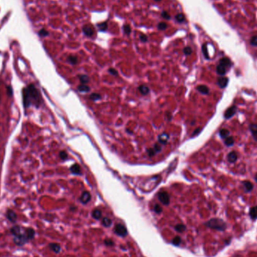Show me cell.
Masks as SVG:
<instances>
[{"mask_svg":"<svg viewBox=\"0 0 257 257\" xmlns=\"http://www.w3.org/2000/svg\"><path fill=\"white\" fill-rule=\"evenodd\" d=\"M123 30L124 33H125L126 35H127V36H129V35L131 34L132 29L130 25H129V24H125V25H123Z\"/></svg>","mask_w":257,"mask_h":257,"instance_id":"29","label":"cell"},{"mask_svg":"<svg viewBox=\"0 0 257 257\" xmlns=\"http://www.w3.org/2000/svg\"><path fill=\"white\" fill-rule=\"evenodd\" d=\"M206 226L210 229L218 231H223L226 229V224L225 223V222L219 218H213L210 220L209 221L206 222Z\"/></svg>","mask_w":257,"mask_h":257,"instance_id":"2","label":"cell"},{"mask_svg":"<svg viewBox=\"0 0 257 257\" xmlns=\"http://www.w3.org/2000/svg\"><path fill=\"white\" fill-rule=\"evenodd\" d=\"M158 29L160 30H164L165 29H167L168 27V24L165 23V22H160L159 24H158L157 26Z\"/></svg>","mask_w":257,"mask_h":257,"instance_id":"38","label":"cell"},{"mask_svg":"<svg viewBox=\"0 0 257 257\" xmlns=\"http://www.w3.org/2000/svg\"><path fill=\"white\" fill-rule=\"evenodd\" d=\"M161 15H162V18L165 19V20H169L170 18H171V17H170V14H169L167 12H165V11H163V12H162Z\"/></svg>","mask_w":257,"mask_h":257,"instance_id":"43","label":"cell"},{"mask_svg":"<svg viewBox=\"0 0 257 257\" xmlns=\"http://www.w3.org/2000/svg\"><path fill=\"white\" fill-rule=\"evenodd\" d=\"M175 19H176V20L178 22V23H183V22H184L185 21V15L184 14H177L176 16H175Z\"/></svg>","mask_w":257,"mask_h":257,"instance_id":"31","label":"cell"},{"mask_svg":"<svg viewBox=\"0 0 257 257\" xmlns=\"http://www.w3.org/2000/svg\"><path fill=\"white\" fill-rule=\"evenodd\" d=\"M153 210H154V211H155L156 214H160V213H162V207L159 204H156L155 205H154Z\"/></svg>","mask_w":257,"mask_h":257,"instance_id":"39","label":"cell"},{"mask_svg":"<svg viewBox=\"0 0 257 257\" xmlns=\"http://www.w3.org/2000/svg\"><path fill=\"white\" fill-rule=\"evenodd\" d=\"M79 80H80L81 83H82L83 84H86L90 81V78L87 75H79Z\"/></svg>","mask_w":257,"mask_h":257,"instance_id":"24","label":"cell"},{"mask_svg":"<svg viewBox=\"0 0 257 257\" xmlns=\"http://www.w3.org/2000/svg\"><path fill=\"white\" fill-rule=\"evenodd\" d=\"M82 30H83V32L84 33V35L88 36V37H91L94 33L93 29L90 26H88V25H86V26H83Z\"/></svg>","mask_w":257,"mask_h":257,"instance_id":"9","label":"cell"},{"mask_svg":"<svg viewBox=\"0 0 257 257\" xmlns=\"http://www.w3.org/2000/svg\"><path fill=\"white\" fill-rule=\"evenodd\" d=\"M226 70L227 68L224 66H222L221 64L219 63V65L216 66V73L221 76H223L226 73Z\"/></svg>","mask_w":257,"mask_h":257,"instance_id":"15","label":"cell"},{"mask_svg":"<svg viewBox=\"0 0 257 257\" xmlns=\"http://www.w3.org/2000/svg\"><path fill=\"white\" fill-rule=\"evenodd\" d=\"M102 211H101L99 209L93 210V212H92V216H93L94 219H96V220H99V219L102 217Z\"/></svg>","mask_w":257,"mask_h":257,"instance_id":"19","label":"cell"},{"mask_svg":"<svg viewBox=\"0 0 257 257\" xmlns=\"http://www.w3.org/2000/svg\"><path fill=\"white\" fill-rule=\"evenodd\" d=\"M224 142H225V144H226V146H228V147H230V146L233 145L234 144L233 138L231 137V136H229V137L226 138Z\"/></svg>","mask_w":257,"mask_h":257,"instance_id":"33","label":"cell"},{"mask_svg":"<svg viewBox=\"0 0 257 257\" xmlns=\"http://www.w3.org/2000/svg\"><path fill=\"white\" fill-rule=\"evenodd\" d=\"M105 244L106 246H114V242L111 239H106L105 240Z\"/></svg>","mask_w":257,"mask_h":257,"instance_id":"45","label":"cell"},{"mask_svg":"<svg viewBox=\"0 0 257 257\" xmlns=\"http://www.w3.org/2000/svg\"><path fill=\"white\" fill-rule=\"evenodd\" d=\"M172 244L175 246H179L181 244V238L180 236H175L172 240Z\"/></svg>","mask_w":257,"mask_h":257,"instance_id":"34","label":"cell"},{"mask_svg":"<svg viewBox=\"0 0 257 257\" xmlns=\"http://www.w3.org/2000/svg\"><path fill=\"white\" fill-rule=\"evenodd\" d=\"M236 111H237V107H236L235 105H232V106H231L230 108H228L227 110L226 111L225 114H224L225 118H226V119L231 118V117L233 116L234 114H235Z\"/></svg>","mask_w":257,"mask_h":257,"instance_id":"7","label":"cell"},{"mask_svg":"<svg viewBox=\"0 0 257 257\" xmlns=\"http://www.w3.org/2000/svg\"><path fill=\"white\" fill-rule=\"evenodd\" d=\"M255 180L256 181V183H257V174L256 175V177H255Z\"/></svg>","mask_w":257,"mask_h":257,"instance_id":"52","label":"cell"},{"mask_svg":"<svg viewBox=\"0 0 257 257\" xmlns=\"http://www.w3.org/2000/svg\"><path fill=\"white\" fill-rule=\"evenodd\" d=\"M26 233H27L28 236H29L30 240L33 239L35 238L36 232H35V230L33 229H32V228H27V229H26Z\"/></svg>","mask_w":257,"mask_h":257,"instance_id":"22","label":"cell"},{"mask_svg":"<svg viewBox=\"0 0 257 257\" xmlns=\"http://www.w3.org/2000/svg\"><path fill=\"white\" fill-rule=\"evenodd\" d=\"M6 217L7 219L12 222H15L17 220V214L12 210H8L6 212Z\"/></svg>","mask_w":257,"mask_h":257,"instance_id":"8","label":"cell"},{"mask_svg":"<svg viewBox=\"0 0 257 257\" xmlns=\"http://www.w3.org/2000/svg\"><path fill=\"white\" fill-rule=\"evenodd\" d=\"M90 200H91V195L90 192L87 191L83 192V193L81 194V198H80V201L81 202V203L84 204H87Z\"/></svg>","mask_w":257,"mask_h":257,"instance_id":"6","label":"cell"},{"mask_svg":"<svg viewBox=\"0 0 257 257\" xmlns=\"http://www.w3.org/2000/svg\"><path fill=\"white\" fill-rule=\"evenodd\" d=\"M154 1H155V2H160V1H162V0H154Z\"/></svg>","mask_w":257,"mask_h":257,"instance_id":"53","label":"cell"},{"mask_svg":"<svg viewBox=\"0 0 257 257\" xmlns=\"http://www.w3.org/2000/svg\"><path fill=\"white\" fill-rule=\"evenodd\" d=\"M220 135L222 138H226L229 137V131L228 129H221L220 132H219Z\"/></svg>","mask_w":257,"mask_h":257,"instance_id":"32","label":"cell"},{"mask_svg":"<svg viewBox=\"0 0 257 257\" xmlns=\"http://www.w3.org/2000/svg\"><path fill=\"white\" fill-rule=\"evenodd\" d=\"M114 232L116 235H117L119 236H121V237H125V236L127 235V234H128L126 228L123 224H120V223L117 224L114 226Z\"/></svg>","mask_w":257,"mask_h":257,"instance_id":"4","label":"cell"},{"mask_svg":"<svg viewBox=\"0 0 257 257\" xmlns=\"http://www.w3.org/2000/svg\"><path fill=\"white\" fill-rule=\"evenodd\" d=\"M140 40H141L142 42H147V40H148V38H147V36H145V35H141V36H140Z\"/></svg>","mask_w":257,"mask_h":257,"instance_id":"49","label":"cell"},{"mask_svg":"<svg viewBox=\"0 0 257 257\" xmlns=\"http://www.w3.org/2000/svg\"><path fill=\"white\" fill-rule=\"evenodd\" d=\"M184 53L185 55H190L192 53V50L190 47L187 46L186 48H184Z\"/></svg>","mask_w":257,"mask_h":257,"instance_id":"42","label":"cell"},{"mask_svg":"<svg viewBox=\"0 0 257 257\" xmlns=\"http://www.w3.org/2000/svg\"><path fill=\"white\" fill-rule=\"evenodd\" d=\"M108 72H109L111 75H118L117 71L115 70L114 68H109V69H108Z\"/></svg>","mask_w":257,"mask_h":257,"instance_id":"46","label":"cell"},{"mask_svg":"<svg viewBox=\"0 0 257 257\" xmlns=\"http://www.w3.org/2000/svg\"><path fill=\"white\" fill-rule=\"evenodd\" d=\"M23 95V104L25 109L33 105L38 108L42 103V96L34 84H29L26 87L22 90Z\"/></svg>","mask_w":257,"mask_h":257,"instance_id":"1","label":"cell"},{"mask_svg":"<svg viewBox=\"0 0 257 257\" xmlns=\"http://www.w3.org/2000/svg\"><path fill=\"white\" fill-rule=\"evenodd\" d=\"M13 237H14V238H13L14 239V242L15 243L16 245L18 246L24 245L25 244H26L30 241L29 236H28V235L26 233V229H24V232H22V230H21V232L20 233L14 235Z\"/></svg>","mask_w":257,"mask_h":257,"instance_id":"3","label":"cell"},{"mask_svg":"<svg viewBox=\"0 0 257 257\" xmlns=\"http://www.w3.org/2000/svg\"><path fill=\"white\" fill-rule=\"evenodd\" d=\"M70 171L72 174H81V167L78 164H74L72 165L71 168H70Z\"/></svg>","mask_w":257,"mask_h":257,"instance_id":"16","label":"cell"},{"mask_svg":"<svg viewBox=\"0 0 257 257\" xmlns=\"http://www.w3.org/2000/svg\"><path fill=\"white\" fill-rule=\"evenodd\" d=\"M68 62L70 64H72V65H76V64H78V57L75 56H72V55H71V56H69L68 57Z\"/></svg>","mask_w":257,"mask_h":257,"instance_id":"25","label":"cell"},{"mask_svg":"<svg viewBox=\"0 0 257 257\" xmlns=\"http://www.w3.org/2000/svg\"><path fill=\"white\" fill-rule=\"evenodd\" d=\"M219 63L221 64V65H222V66H225L226 68H230L231 66H232V62H231V60H229V58H227V57H223V58H222L221 60H220Z\"/></svg>","mask_w":257,"mask_h":257,"instance_id":"13","label":"cell"},{"mask_svg":"<svg viewBox=\"0 0 257 257\" xmlns=\"http://www.w3.org/2000/svg\"><path fill=\"white\" fill-rule=\"evenodd\" d=\"M227 159L228 161L230 163H234V162H235L237 161V159H238V154L236 153V152L232 151V152H230L228 154Z\"/></svg>","mask_w":257,"mask_h":257,"instance_id":"11","label":"cell"},{"mask_svg":"<svg viewBox=\"0 0 257 257\" xmlns=\"http://www.w3.org/2000/svg\"><path fill=\"white\" fill-rule=\"evenodd\" d=\"M243 185L244 186V189L246 190L247 192H250L251 191L253 188V185L252 184L251 182L248 181V180H246V181H244L243 182Z\"/></svg>","mask_w":257,"mask_h":257,"instance_id":"21","label":"cell"},{"mask_svg":"<svg viewBox=\"0 0 257 257\" xmlns=\"http://www.w3.org/2000/svg\"><path fill=\"white\" fill-rule=\"evenodd\" d=\"M147 154L150 156H154L155 155V151H154V150L153 149V148H151V149H148L147 150Z\"/></svg>","mask_w":257,"mask_h":257,"instance_id":"47","label":"cell"},{"mask_svg":"<svg viewBox=\"0 0 257 257\" xmlns=\"http://www.w3.org/2000/svg\"><path fill=\"white\" fill-rule=\"evenodd\" d=\"M200 131H201V128H198L197 129H196V131L193 132L192 135H196L198 133H199V132H200Z\"/></svg>","mask_w":257,"mask_h":257,"instance_id":"50","label":"cell"},{"mask_svg":"<svg viewBox=\"0 0 257 257\" xmlns=\"http://www.w3.org/2000/svg\"><path fill=\"white\" fill-rule=\"evenodd\" d=\"M78 89L81 93H88L90 91V88L86 84H81V85L78 86Z\"/></svg>","mask_w":257,"mask_h":257,"instance_id":"23","label":"cell"},{"mask_svg":"<svg viewBox=\"0 0 257 257\" xmlns=\"http://www.w3.org/2000/svg\"><path fill=\"white\" fill-rule=\"evenodd\" d=\"M153 149L154 150L155 153H159V152H160V151H161L162 147H161V146H160L159 144H154V147H153Z\"/></svg>","mask_w":257,"mask_h":257,"instance_id":"44","label":"cell"},{"mask_svg":"<svg viewBox=\"0 0 257 257\" xmlns=\"http://www.w3.org/2000/svg\"><path fill=\"white\" fill-rule=\"evenodd\" d=\"M174 229L175 231H177L178 232H183L186 230V226L184 224H178L174 226Z\"/></svg>","mask_w":257,"mask_h":257,"instance_id":"30","label":"cell"},{"mask_svg":"<svg viewBox=\"0 0 257 257\" xmlns=\"http://www.w3.org/2000/svg\"><path fill=\"white\" fill-rule=\"evenodd\" d=\"M60 159H62V160H66V159L68 158V154L66 153V151L64 150H62L60 152Z\"/></svg>","mask_w":257,"mask_h":257,"instance_id":"41","label":"cell"},{"mask_svg":"<svg viewBox=\"0 0 257 257\" xmlns=\"http://www.w3.org/2000/svg\"><path fill=\"white\" fill-rule=\"evenodd\" d=\"M228 81H229V80H228L227 78H225V77L221 76L220 78H219L218 80H217V84L220 86V87L225 88L227 86Z\"/></svg>","mask_w":257,"mask_h":257,"instance_id":"10","label":"cell"},{"mask_svg":"<svg viewBox=\"0 0 257 257\" xmlns=\"http://www.w3.org/2000/svg\"><path fill=\"white\" fill-rule=\"evenodd\" d=\"M168 138H169V136H168V134L162 133L158 137V141H159V143L162 144H166Z\"/></svg>","mask_w":257,"mask_h":257,"instance_id":"12","label":"cell"},{"mask_svg":"<svg viewBox=\"0 0 257 257\" xmlns=\"http://www.w3.org/2000/svg\"><path fill=\"white\" fill-rule=\"evenodd\" d=\"M138 90H139V92L142 94V95H144V96H145V95H147L148 93H150V89H149V87H147V86H146V85H144V84H143V85H141V86H139V87H138Z\"/></svg>","mask_w":257,"mask_h":257,"instance_id":"17","label":"cell"},{"mask_svg":"<svg viewBox=\"0 0 257 257\" xmlns=\"http://www.w3.org/2000/svg\"><path fill=\"white\" fill-rule=\"evenodd\" d=\"M250 216H251L252 219L256 220L257 218V206L253 207L250 210Z\"/></svg>","mask_w":257,"mask_h":257,"instance_id":"26","label":"cell"},{"mask_svg":"<svg viewBox=\"0 0 257 257\" xmlns=\"http://www.w3.org/2000/svg\"><path fill=\"white\" fill-rule=\"evenodd\" d=\"M250 43L252 46L257 47V36H254L251 37V38L250 40Z\"/></svg>","mask_w":257,"mask_h":257,"instance_id":"37","label":"cell"},{"mask_svg":"<svg viewBox=\"0 0 257 257\" xmlns=\"http://www.w3.org/2000/svg\"><path fill=\"white\" fill-rule=\"evenodd\" d=\"M158 198L160 201V202L163 204H165V205H168V204L170 203V198H169V196H168L167 192L162 191L160 192H159Z\"/></svg>","mask_w":257,"mask_h":257,"instance_id":"5","label":"cell"},{"mask_svg":"<svg viewBox=\"0 0 257 257\" xmlns=\"http://www.w3.org/2000/svg\"><path fill=\"white\" fill-rule=\"evenodd\" d=\"M197 90L202 94H208L209 89L204 85H199L197 87Z\"/></svg>","mask_w":257,"mask_h":257,"instance_id":"20","label":"cell"},{"mask_svg":"<svg viewBox=\"0 0 257 257\" xmlns=\"http://www.w3.org/2000/svg\"><path fill=\"white\" fill-rule=\"evenodd\" d=\"M97 26L99 29V30L102 31V32H105L106 30H108V27L107 22H102V23H100V24H98Z\"/></svg>","mask_w":257,"mask_h":257,"instance_id":"28","label":"cell"},{"mask_svg":"<svg viewBox=\"0 0 257 257\" xmlns=\"http://www.w3.org/2000/svg\"><path fill=\"white\" fill-rule=\"evenodd\" d=\"M38 35L41 37H46V36H48L49 35V32L44 29H42L38 32Z\"/></svg>","mask_w":257,"mask_h":257,"instance_id":"40","label":"cell"},{"mask_svg":"<svg viewBox=\"0 0 257 257\" xmlns=\"http://www.w3.org/2000/svg\"><path fill=\"white\" fill-rule=\"evenodd\" d=\"M202 53H203L204 56L206 59H209V55H208V48H207V44H204L202 45Z\"/></svg>","mask_w":257,"mask_h":257,"instance_id":"35","label":"cell"},{"mask_svg":"<svg viewBox=\"0 0 257 257\" xmlns=\"http://www.w3.org/2000/svg\"><path fill=\"white\" fill-rule=\"evenodd\" d=\"M167 115H168V120H172V114H170V113H167Z\"/></svg>","mask_w":257,"mask_h":257,"instance_id":"51","label":"cell"},{"mask_svg":"<svg viewBox=\"0 0 257 257\" xmlns=\"http://www.w3.org/2000/svg\"><path fill=\"white\" fill-rule=\"evenodd\" d=\"M49 247L50 249L54 251V253H59L61 250V247L59 244H56V243H51L49 244Z\"/></svg>","mask_w":257,"mask_h":257,"instance_id":"14","label":"cell"},{"mask_svg":"<svg viewBox=\"0 0 257 257\" xmlns=\"http://www.w3.org/2000/svg\"><path fill=\"white\" fill-rule=\"evenodd\" d=\"M101 98H102V96H100L99 94H98V93H92L90 96V99L93 101L99 100V99H101Z\"/></svg>","mask_w":257,"mask_h":257,"instance_id":"36","label":"cell"},{"mask_svg":"<svg viewBox=\"0 0 257 257\" xmlns=\"http://www.w3.org/2000/svg\"><path fill=\"white\" fill-rule=\"evenodd\" d=\"M250 130L251 132L253 138L257 141V125L250 124Z\"/></svg>","mask_w":257,"mask_h":257,"instance_id":"18","label":"cell"},{"mask_svg":"<svg viewBox=\"0 0 257 257\" xmlns=\"http://www.w3.org/2000/svg\"><path fill=\"white\" fill-rule=\"evenodd\" d=\"M102 223L105 227H110L111 226V224H112V221L108 217H105V218L102 219Z\"/></svg>","mask_w":257,"mask_h":257,"instance_id":"27","label":"cell"},{"mask_svg":"<svg viewBox=\"0 0 257 257\" xmlns=\"http://www.w3.org/2000/svg\"><path fill=\"white\" fill-rule=\"evenodd\" d=\"M7 93H8V94L9 96H12V94H13V89H12V87L11 86H8L7 87Z\"/></svg>","mask_w":257,"mask_h":257,"instance_id":"48","label":"cell"}]
</instances>
